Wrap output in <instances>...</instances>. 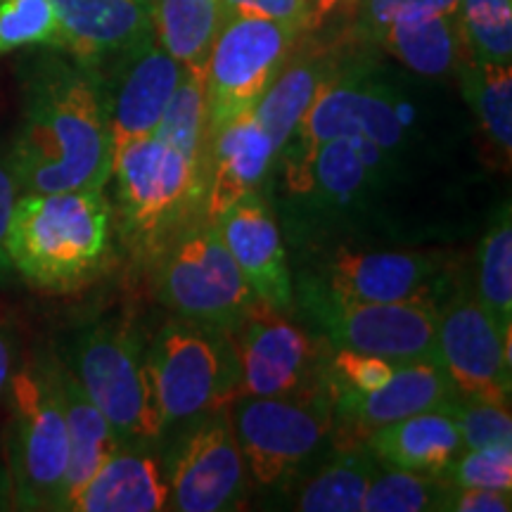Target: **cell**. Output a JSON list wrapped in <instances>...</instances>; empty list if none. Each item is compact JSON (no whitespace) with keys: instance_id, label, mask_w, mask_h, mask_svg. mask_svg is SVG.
Masks as SVG:
<instances>
[{"instance_id":"obj_4","label":"cell","mask_w":512,"mask_h":512,"mask_svg":"<svg viewBox=\"0 0 512 512\" xmlns=\"http://www.w3.org/2000/svg\"><path fill=\"white\" fill-rule=\"evenodd\" d=\"M147 373L164 430L240 399L233 330L174 316L147 347Z\"/></svg>"},{"instance_id":"obj_26","label":"cell","mask_w":512,"mask_h":512,"mask_svg":"<svg viewBox=\"0 0 512 512\" xmlns=\"http://www.w3.org/2000/svg\"><path fill=\"white\" fill-rule=\"evenodd\" d=\"M332 72V64L320 60V57H299V60H287L280 74L275 76L261 100L252 110L254 119L264 128L266 136L271 138L275 152L287 145L292 133L297 131L299 121L309 110L316 98L318 86L325 76Z\"/></svg>"},{"instance_id":"obj_10","label":"cell","mask_w":512,"mask_h":512,"mask_svg":"<svg viewBox=\"0 0 512 512\" xmlns=\"http://www.w3.org/2000/svg\"><path fill=\"white\" fill-rule=\"evenodd\" d=\"M297 36L273 19L226 17L204 64L209 136L230 119L254 110L292 57Z\"/></svg>"},{"instance_id":"obj_43","label":"cell","mask_w":512,"mask_h":512,"mask_svg":"<svg viewBox=\"0 0 512 512\" xmlns=\"http://www.w3.org/2000/svg\"><path fill=\"white\" fill-rule=\"evenodd\" d=\"M5 508H12V486H10L8 467L0 465V510Z\"/></svg>"},{"instance_id":"obj_37","label":"cell","mask_w":512,"mask_h":512,"mask_svg":"<svg viewBox=\"0 0 512 512\" xmlns=\"http://www.w3.org/2000/svg\"><path fill=\"white\" fill-rule=\"evenodd\" d=\"M460 0H358V31L373 36L394 22L458 12Z\"/></svg>"},{"instance_id":"obj_25","label":"cell","mask_w":512,"mask_h":512,"mask_svg":"<svg viewBox=\"0 0 512 512\" xmlns=\"http://www.w3.org/2000/svg\"><path fill=\"white\" fill-rule=\"evenodd\" d=\"M150 17L157 46L185 69H204L226 22L221 0H155Z\"/></svg>"},{"instance_id":"obj_22","label":"cell","mask_w":512,"mask_h":512,"mask_svg":"<svg viewBox=\"0 0 512 512\" xmlns=\"http://www.w3.org/2000/svg\"><path fill=\"white\" fill-rule=\"evenodd\" d=\"M55 382L57 392H60L69 437V463L62 491V510H69L76 494L100 470L102 463L117 451L121 441L114 434L105 415L98 411V406L83 392V387L72 370H69L67 363L57 361V358Z\"/></svg>"},{"instance_id":"obj_38","label":"cell","mask_w":512,"mask_h":512,"mask_svg":"<svg viewBox=\"0 0 512 512\" xmlns=\"http://www.w3.org/2000/svg\"><path fill=\"white\" fill-rule=\"evenodd\" d=\"M226 17L247 15L273 19L302 34L309 31V3L306 0H221Z\"/></svg>"},{"instance_id":"obj_34","label":"cell","mask_w":512,"mask_h":512,"mask_svg":"<svg viewBox=\"0 0 512 512\" xmlns=\"http://www.w3.org/2000/svg\"><path fill=\"white\" fill-rule=\"evenodd\" d=\"M439 477L453 486L512 491V444L460 451Z\"/></svg>"},{"instance_id":"obj_16","label":"cell","mask_w":512,"mask_h":512,"mask_svg":"<svg viewBox=\"0 0 512 512\" xmlns=\"http://www.w3.org/2000/svg\"><path fill=\"white\" fill-rule=\"evenodd\" d=\"M183 72V64L157 46L155 38L107 64V74L98 72L114 155L155 133Z\"/></svg>"},{"instance_id":"obj_18","label":"cell","mask_w":512,"mask_h":512,"mask_svg":"<svg viewBox=\"0 0 512 512\" xmlns=\"http://www.w3.org/2000/svg\"><path fill=\"white\" fill-rule=\"evenodd\" d=\"M60 27L57 50L86 67L105 69L152 41L150 8L140 0H50Z\"/></svg>"},{"instance_id":"obj_32","label":"cell","mask_w":512,"mask_h":512,"mask_svg":"<svg viewBox=\"0 0 512 512\" xmlns=\"http://www.w3.org/2000/svg\"><path fill=\"white\" fill-rule=\"evenodd\" d=\"M458 12L475 60H512V0H460Z\"/></svg>"},{"instance_id":"obj_1","label":"cell","mask_w":512,"mask_h":512,"mask_svg":"<svg viewBox=\"0 0 512 512\" xmlns=\"http://www.w3.org/2000/svg\"><path fill=\"white\" fill-rule=\"evenodd\" d=\"M53 50L24 76L22 126L8 152L19 192L105 190L114 152L100 76Z\"/></svg>"},{"instance_id":"obj_31","label":"cell","mask_w":512,"mask_h":512,"mask_svg":"<svg viewBox=\"0 0 512 512\" xmlns=\"http://www.w3.org/2000/svg\"><path fill=\"white\" fill-rule=\"evenodd\" d=\"M448 484L441 477L408 470H389L370 482L363 508L366 512H425L441 510Z\"/></svg>"},{"instance_id":"obj_5","label":"cell","mask_w":512,"mask_h":512,"mask_svg":"<svg viewBox=\"0 0 512 512\" xmlns=\"http://www.w3.org/2000/svg\"><path fill=\"white\" fill-rule=\"evenodd\" d=\"M8 475L12 508L62 510L69 437L55 356L43 354L10 375Z\"/></svg>"},{"instance_id":"obj_29","label":"cell","mask_w":512,"mask_h":512,"mask_svg":"<svg viewBox=\"0 0 512 512\" xmlns=\"http://www.w3.org/2000/svg\"><path fill=\"white\" fill-rule=\"evenodd\" d=\"M152 136L164 140L207 174L209 112L204 69H185Z\"/></svg>"},{"instance_id":"obj_13","label":"cell","mask_w":512,"mask_h":512,"mask_svg":"<svg viewBox=\"0 0 512 512\" xmlns=\"http://www.w3.org/2000/svg\"><path fill=\"white\" fill-rule=\"evenodd\" d=\"M510 332L470 292L456 294L439 311V361L460 399L510 406Z\"/></svg>"},{"instance_id":"obj_24","label":"cell","mask_w":512,"mask_h":512,"mask_svg":"<svg viewBox=\"0 0 512 512\" xmlns=\"http://www.w3.org/2000/svg\"><path fill=\"white\" fill-rule=\"evenodd\" d=\"M370 38L420 76L453 74L470 57L460 12L394 22Z\"/></svg>"},{"instance_id":"obj_3","label":"cell","mask_w":512,"mask_h":512,"mask_svg":"<svg viewBox=\"0 0 512 512\" xmlns=\"http://www.w3.org/2000/svg\"><path fill=\"white\" fill-rule=\"evenodd\" d=\"M121 238L143 259H157L204 209L207 174L155 136L133 140L112 159Z\"/></svg>"},{"instance_id":"obj_20","label":"cell","mask_w":512,"mask_h":512,"mask_svg":"<svg viewBox=\"0 0 512 512\" xmlns=\"http://www.w3.org/2000/svg\"><path fill=\"white\" fill-rule=\"evenodd\" d=\"M275 159L278 152L252 112L216 128L209 136L204 221L214 223L230 204L264 188Z\"/></svg>"},{"instance_id":"obj_2","label":"cell","mask_w":512,"mask_h":512,"mask_svg":"<svg viewBox=\"0 0 512 512\" xmlns=\"http://www.w3.org/2000/svg\"><path fill=\"white\" fill-rule=\"evenodd\" d=\"M114 209L105 190L22 192L12 209V271L43 292H74L112 256Z\"/></svg>"},{"instance_id":"obj_41","label":"cell","mask_w":512,"mask_h":512,"mask_svg":"<svg viewBox=\"0 0 512 512\" xmlns=\"http://www.w3.org/2000/svg\"><path fill=\"white\" fill-rule=\"evenodd\" d=\"M309 3V31L320 29L337 10H349V0H306Z\"/></svg>"},{"instance_id":"obj_42","label":"cell","mask_w":512,"mask_h":512,"mask_svg":"<svg viewBox=\"0 0 512 512\" xmlns=\"http://www.w3.org/2000/svg\"><path fill=\"white\" fill-rule=\"evenodd\" d=\"M12 375V351H10V342L8 337L0 332V392L5 389V384L10 382Z\"/></svg>"},{"instance_id":"obj_30","label":"cell","mask_w":512,"mask_h":512,"mask_svg":"<svg viewBox=\"0 0 512 512\" xmlns=\"http://www.w3.org/2000/svg\"><path fill=\"white\" fill-rule=\"evenodd\" d=\"M477 299L501 328H512V216L505 202L479 245Z\"/></svg>"},{"instance_id":"obj_23","label":"cell","mask_w":512,"mask_h":512,"mask_svg":"<svg viewBox=\"0 0 512 512\" xmlns=\"http://www.w3.org/2000/svg\"><path fill=\"white\" fill-rule=\"evenodd\" d=\"M370 453L394 470L439 477L463 451L456 420L448 411H425L384 425L366 439Z\"/></svg>"},{"instance_id":"obj_12","label":"cell","mask_w":512,"mask_h":512,"mask_svg":"<svg viewBox=\"0 0 512 512\" xmlns=\"http://www.w3.org/2000/svg\"><path fill=\"white\" fill-rule=\"evenodd\" d=\"M285 313L254 299L233 330L242 396H283L328 387L332 344L299 328Z\"/></svg>"},{"instance_id":"obj_45","label":"cell","mask_w":512,"mask_h":512,"mask_svg":"<svg viewBox=\"0 0 512 512\" xmlns=\"http://www.w3.org/2000/svg\"><path fill=\"white\" fill-rule=\"evenodd\" d=\"M140 3L147 5V8H152V3H155V0H140Z\"/></svg>"},{"instance_id":"obj_9","label":"cell","mask_w":512,"mask_h":512,"mask_svg":"<svg viewBox=\"0 0 512 512\" xmlns=\"http://www.w3.org/2000/svg\"><path fill=\"white\" fill-rule=\"evenodd\" d=\"M157 294L174 316L235 330L254 292L235 266L214 223H192L159 261Z\"/></svg>"},{"instance_id":"obj_27","label":"cell","mask_w":512,"mask_h":512,"mask_svg":"<svg viewBox=\"0 0 512 512\" xmlns=\"http://www.w3.org/2000/svg\"><path fill=\"white\" fill-rule=\"evenodd\" d=\"M463 95L503 166L512 157V64L467 57L458 69Z\"/></svg>"},{"instance_id":"obj_28","label":"cell","mask_w":512,"mask_h":512,"mask_svg":"<svg viewBox=\"0 0 512 512\" xmlns=\"http://www.w3.org/2000/svg\"><path fill=\"white\" fill-rule=\"evenodd\" d=\"M375 475V456L366 444H337L330 465H325L302 489L297 510L361 512Z\"/></svg>"},{"instance_id":"obj_19","label":"cell","mask_w":512,"mask_h":512,"mask_svg":"<svg viewBox=\"0 0 512 512\" xmlns=\"http://www.w3.org/2000/svg\"><path fill=\"white\" fill-rule=\"evenodd\" d=\"M437 273L427 254L337 249L316 275H304L323 292L351 302H399L418 297Z\"/></svg>"},{"instance_id":"obj_8","label":"cell","mask_w":512,"mask_h":512,"mask_svg":"<svg viewBox=\"0 0 512 512\" xmlns=\"http://www.w3.org/2000/svg\"><path fill=\"white\" fill-rule=\"evenodd\" d=\"M299 299L335 349L361 351L394 363L439 361V309L422 294L399 302H351L302 280Z\"/></svg>"},{"instance_id":"obj_21","label":"cell","mask_w":512,"mask_h":512,"mask_svg":"<svg viewBox=\"0 0 512 512\" xmlns=\"http://www.w3.org/2000/svg\"><path fill=\"white\" fill-rule=\"evenodd\" d=\"M169 508V484L157 460L119 446L69 505L72 512H157Z\"/></svg>"},{"instance_id":"obj_33","label":"cell","mask_w":512,"mask_h":512,"mask_svg":"<svg viewBox=\"0 0 512 512\" xmlns=\"http://www.w3.org/2000/svg\"><path fill=\"white\" fill-rule=\"evenodd\" d=\"M57 43L60 27L50 0H0V55Z\"/></svg>"},{"instance_id":"obj_44","label":"cell","mask_w":512,"mask_h":512,"mask_svg":"<svg viewBox=\"0 0 512 512\" xmlns=\"http://www.w3.org/2000/svg\"><path fill=\"white\" fill-rule=\"evenodd\" d=\"M356 5H358V0H349V10H356Z\"/></svg>"},{"instance_id":"obj_14","label":"cell","mask_w":512,"mask_h":512,"mask_svg":"<svg viewBox=\"0 0 512 512\" xmlns=\"http://www.w3.org/2000/svg\"><path fill=\"white\" fill-rule=\"evenodd\" d=\"M169 508L181 512L238 510L247 496V467L230 408L204 415L178 448L169 477Z\"/></svg>"},{"instance_id":"obj_6","label":"cell","mask_w":512,"mask_h":512,"mask_svg":"<svg viewBox=\"0 0 512 512\" xmlns=\"http://www.w3.org/2000/svg\"><path fill=\"white\" fill-rule=\"evenodd\" d=\"M67 366L98 411L112 425L121 446L162 437L143 339L131 320H102L76 332Z\"/></svg>"},{"instance_id":"obj_39","label":"cell","mask_w":512,"mask_h":512,"mask_svg":"<svg viewBox=\"0 0 512 512\" xmlns=\"http://www.w3.org/2000/svg\"><path fill=\"white\" fill-rule=\"evenodd\" d=\"M510 508V491L482 489V486L448 484L444 501H441V510L448 512H508Z\"/></svg>"},{"instance_id":"obj_7","label":"cell","mask_w":512,"mask_h":512,"mask_svg":"<svg viewBox=\"0 0 512 512\" xmlns=\"http://www.w3.org/2000/svg\"><path fill=\"white\" fill-rule=\"evenodd\" d=\"M247 475L275 489L323 448L335 427L328 387L283 396H240L230 406Z\"/></svg>"},{"instance_id":"obj_17","label":"cell","mask_w":512,"mask_h":512,"mask_svg":"<svg viewBox=\"0 0 512 512\" xmlns=\"http://www.w3.org/2000/svg\"><path fill=\"white\" fill-rule=\"evenodd\" d=\"M223 245L256 299L290 311L294 285L287 252L271 204L261 192H249L214 221Z\"/></svg>"},{"instance_id":"obj_15","label":"cell","mask_w":512,"mask_h":512,"mask_svg":"<svg viewBox=\"0 0 512 512\" xmlns=\"http://www.w3.org/2000/svg\"><path fill=\"white\" fill-rule=\"evenodd\" d=\"M337 444H366L384 425L425 411H448L460 401L444 363L437 358L399 363L373 392H330Z\"/></svg>"},{"instance_id":"obj_36","label":"cell","mask_w":512,"mask_h":512,"mask_svg":"<svg viewBox=\"0 0 512 512\" xmlns=\"http://www.w3.org/2000/svg\"><path fill=\"white\" fill-rule=\"evenodd\" d=\"M396 366L399 363L373 354L335 349L328 358V389L330 392H373L394 375Z\"/></svg>"},{"instance_id":"obj_11","label":"cell","mask_w":512,"mask_h":512,"mask_svg":"<svg viewBox=\"0 0 512 512\" xmlns=\"http://www.w3.org/2000/svg\"><path fill=\"white\" fill-rule=\"evenodd\" d=\"M406 126L408 105L389 83L366 67H332L285 147L316 152L335 138H366L389 152L403 143Z\"/></svg>"},{"instance_id":"obj_35","label":"cell","mask_w":512,"mask_h":512,"mask_svg":"<svg viewBox=\"0 0 512 512\" xmlns=\"http://www.w3.org/2000/svg\"><path fill=\"white\" fill-rule=\"evenodd\" d=\"M448 413L456 420L465 448L512 444L510 406L460 399L456 406L448 408Z\"/></svg>"},{"instance_id":"obj_40","label":"cell","mask_w":512,"mask_h":512,"mask_svg":"<svg viewBox=\"0 0 512 512\" xmlns=\"http://www.w3.org/2000/svg\"><path fill=\"white\" fill-rule=\"evenodd\" d=\"M19 195H22V192H19L10 157L0 155V280L8 278L12 273V264L8 256V230H10L12 209H15V202Z\"/></svg>"}]
</instances>
